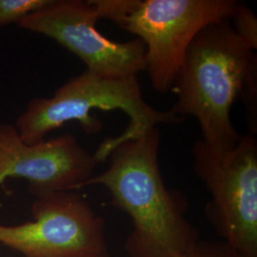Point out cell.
Listing matches in <instances>:
<instances>
[{
  "mask_svg": "<svg viewBox=\"0 0 257 257\" xmlns=\"http://www.w3.org/2000/svg\"><path fill=\"white\" fill-rule=\"evenodd\" d=\"M97 165L72 135L31 145L21 139L15 125L0 123V184L10 177L23 178L37 198L73 192L93 176Z\"/></svg>",
  "mask_w": 257,
  "mask_h": 257,
  "instance_id": "cell-8",
  "label": "cell"
},
{
  "mask_svg": "<svg viewBox=\"0 0 257 257\" xmlns=\"http://www.w3.org/2000/svg\"><path fill=\"white\" fill-rule=\"evenodd\" d=\"M50 0H0V27L19 21L46 6Z\"/></svg>",
  "mask_w": 257,
  "mask_h": 257,
  "instance_id": "cell-10",
  "label": "cell"
},
{
  "mask_svg": "<svg viewBox=\"0 0 257 257\" xmlns=\"http://www.w3.org/2000/svg\"><path fill=\"white\" fill-rule=\"evenodd\" d=\"M172 91L176 101L171 110L197 120L206 144L226 151L238 143L242 135L230 111L236 100L256 97L257 58L230 19L206 26L193 38Z\"/></svg>",
  "mask_w": 257,
  "mask_h": 257,
  "instance_id": "cell-2",
  "label": "cell"
},
{
  "mask_svg": "<svg viewBox=\"0 0 257 257\" xmlns=\"http://www.w3.org/2000/svg\"><path fill=\"white\" fill-rule=\"evenodd\" d=\"M94 110H119L126 113L128 126L115 138H105L92 155L99 164L120 144L135 139L159 124L176 125L184 118L172 110H156L145 101L138 76L106 77L89 70L74 76L55 90L51 97H37L28 103L15 127L27 144H37L47 135L69 121H78L87 135L101 131L103 123L92 116Z\"/></svg>",
  "mask_w": 257,
  "mask_h": 257,
  "instance_id": "cell-3",
  "label": "cell"
},
{
  "mask_svg": "<svg viewBox=\"0 0 257 257\" xmlns=\"http://www.w3.org/2000/svg\"><path fill=\"white\" fill-rule=\"evenodd\" d=\"M34 221L0 224V243L25 257H110L105 221L80 194L57 192L32 205Z\"/></svg>",
  "mask_w": 257,
  "mask_h": 257,
  "instance_id": "cell-6",
  "label": "cell"
},
{
  "mask_svg": "<svg viewBox=\"0 0 257 257\" xmlns=\"http://www.w3.org/2000/svg\"><path fill=\"white\" fill-rule=\"evenodd\" d=\"M231 27L249 50L257 49V18L247 5L239 3L231 16Z\"/></svg>",
  "mask_w": 257,
  "mask_h": 257,
  "instance_id": "cell-9",
  "label": "cell"
},
{
  "mask_svg": "<svg viewBox=\"0 0 257 257\" xmlns=\"http://www.w3.org/2000/svg\"><path fill=\"white\" fill-rule=\"evenodd\" d=\"M194 174L211 194L205 213L213 229L244 257H257V141L242 135L230 150L216 151L202 139L193 148Z\"/></svg>",
  "mask_w": 257,
  "mask_h": 257,
  "instance_id": "cell-5",
  "label": "cell"
},
{
  "mask_svg": "<svg viewBox=\"0 0 257 257\" xmlns=\"http://www.w3.org/2000/svg\"><path fill=\"white\" fill-rule=\"evenodd\" d=\"M99 19L92 0H50L18 26L54 39L80 58L87 70L102 76L127 78L145 71L144 43L139 38L110 40L97 30Z\"/></svg>",
  "mask_w": 257,
  "mask_h": 257,
  "instance_id": "cell-7",
  "label": "cell"
},
{
  "mask_svg": "<svg viewBox=\"0 0 257 257\" xmlns=\"http://www.w3.org/2000/svg\"><path fill=\"white\" fill-rule=\"evenodd\" d=\"M100 19H110L145 45L152 87L172 91L193 38L212 23L229 20L235 0H92Z\"/></svg>",
  "mask_w": 257,
  "mask_h": 257,
  "instance_id": "cell-4",
  "label": "cell"
},
{
  "mask_svg": "<svg viewBox=\"0 0 257 257\" xmlns=\"http://www.w3.org/2000/svg\"><path fill=\"white\" fill-rule=\"evenodd\" d=\"M179 257H244L224 241L199 240Z\"/></svg>",
  "mask_w": 257,
  "mask_h": 257,
  "instance_id": "cell-11",
  "label": "cell"
},
{
  "mask_svg": "<svg viewBox=\"0 0 257 257\" xmlns=\"http://www.w3.org/2000/svg\"><path fill=\"white\" fill-rule=\"evenodd\" d=\"M160 133L151 128L115 148L109 168L79 189L99 185L110 193V205L133 223L124 249L128 257H179L199 240L186 216L182 193L166 186L158 163Z\"/></svg>",
  "mask_w": 257,
  "mask_h": 257,
  "instance_id": "cell-1",
  "label": "cell"
}]
</instances>
